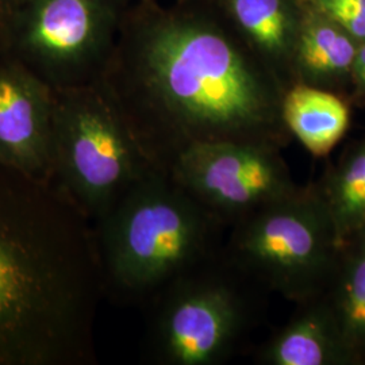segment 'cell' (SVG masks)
I'll return each mask as SVG.
<instances>
[{
	"label": "cell",
	"instance_id": "1",
	"mask_svg": "<svg viewBox=\"0 0 365 365\" xmlns=\"http://www.w3.org/2000/svg\"><path fill=\"white\" fill-rule=\"evenodd\" d=\"M99 81L157 170L197 145L292 140L284 86L209 0L129 6Z\"/></svg>",
	"mask_w": 365,
	"mask_h": 365
},
{
	"label": "cell",
	"instance_id": "2",
	"mask_svg": "<svg viewBox=\"0 0 365 365\" xmlns=\"http://www.w3.org/2000/svg\"><path fill=\"white\" fill-rule=\"evenodd\" d=\"M103 280L92 222L0 161V365H84Z\"/></svg>",
	"mask_w": 365,
	"mask_h": 365
},
{
	"label": "cell",
	"instance_id": "3",
	"mask_svg": "<svg viewBox=\"0 0 365 365\" xmlns=\"http://www.w3.org/2000/svg\"><path fill=\"white\" fill-rule=\"evenodd\" d=\"M225 229L170 172L152 170L93 226L103 288L126 299L157 295L221 255Z\"/></svg>",
	"mask_w": 365,
	"mask_h": 365
},
{
	"label": "cell",
	"instance_id": "4",
	"mask_svg": "<svg viewBox=\"0 0 365 365\" xmlns=\"http://www.w3.org/2000/svg\"><path fill=\"white\" fill-rule=\"evenodd\" d=\"M53 95L52 180L96 223L157 168L99 80Z\"/></svg>",
	"mask_w": 365,
	"mask_h": 365
},
{
	"label": "cell",
	"instance_id": "5",
	"mask_svg": "<svg viewBox=\"0 0 365 365\" xmlns=\"http://www.w3.org/2000/svg\"><path fill=\"white\" fill-rule=\"evenodd\" d=\"M230 229L225 256L262 289L297 304L325 292L342 247L315 185L300 187Z\"/></svg>",
	"mask_w": 365,
	"mask_h": 365
},
{
	"label": "cell",
	"instance_id": "6",
	"mask_svg": "<svg viewBox=\"0 0 365 365\" xmlns=\"http://www.w3.org/2000/svg\"><path fill=\"white\" fill-rule=\"evenodd\" d=\"M262 288L221 255L157 294L150 349L164 365H218L253 325Z\"/></svg>",
	"mask_w": 365,
	"mask_h": 365
},
{
	"label": "cell",
	"instance_id": "7",
	"mask_svg": "<svg viewBox=\"0 0 365 365\" xmlns=\"http://www.w3.org/2000/svg\"><path fill=\"white\" fill-rule=\"evenodd\" d=\"M129 0H13L0 24V53L53 90L99 80Z\"/></svg>",
	"mask_w": 365,
	"mask_h": 365
},
{
	"label": "cell",
	"instance_id": "8",
	"mask_svg": "<svg viewBox=\"0 0 365 365\" xmlns=\"http://www.w3.org/2000/svg\"><path fill=\"white\" fill-rule=\"evenodd\" d=\"M282 152L241 143L197 145L182 152L168 172L230 227L299 191Z\"/></svg>",
	"mask_w": 365,
	"mask_h": 365
},
{
	"label": "cell",
	"instance_id": "9",
	"mask_svg": "<svg viewBox=\"0 0 365 365\" xmlns=\"http://www.w3.org/2000/svg\"><path fill=\"white\" fill-rule=\"evenodd\" d=\"M53 88L0 53V161L52 180Z\"/></svg>",
	"mask_w": 365,
	"mask_h": 365
},
{
	"label": "cell",
	"instance_id": "10",
	"mask_svg": "<svg viewBox=\"0 0 365 365\" xmlns=\"http://www.w3.org/2000/svg\"><path fill=\"white\" fill-rule=\"evenodd\" d=\"M286 91L294 86L292 58L304 19L302 0H209Z\"/></svg>",
	"mask_w": 365,
	"mask_h": 365
},
{
	"label": "cell",
	"instance_id": "11",
	"mask_svg": "<svg viewBox=\"0 0 365 365\" xmlns=\"http://www.w3.org/2000/svg\"><path fill=\"white\" fill-rule=\"evenodd\" d=\"M298 312L259 351L264 365H341L359 359L346 346L324 295L298 304Z\"/></svg>",
	"mask_w": 365,
	"mask_h": 365
},
{
	"label": "cell",
	"instance_id": "12",
	"mask_svg": "<svg viewBox=\"0 0 365 365\" xmlns=\"http://www.w3.org/2000/svg\"><path fill=\"white\" fill-rule=\"evenodd\" d=\"M359 45L334 21L306 6L292 58L294 84L336 92L348 99Z\"/></svg>",
	"mask_w": 365,
	"mask_h": 365
},
{
	"label": "cell",
	"instance_id": "13",
	"mask_svg": "<svg viewBox=\"0 0 365 365\" xmlns=\"http://www.w3.org/2000/svg\"><path fill=\"white\" fill-rule=\"evenodd\" d=\"M351 102L336 92L294 84L284 92L283 119L313 156L329 155L351 125Z\"/></svg>",
	"mask_w": 365,
	"mask_h": 365
},
{
	"label": "cell",
	"instance_id": "14",
	"mask_svg": "<svg viewBox=\"0 0 365 365\" xmlns=\"http://www.w3.org/2000/svg\"><path fill=\"white\" fill-rule=\"evenodd\" d=\"M341 336L353 354L365 357V229L348 240L325 292Z\"/></svg>",
	"mask_w": 365,
	"mask_h": 365
},
{
	"label": "cell",
	"instance_id": "15",
	"mask_svg": "<svg viewBox=\"0 0 365 365\" xmlns=\"http://www.w3.org/2000/svg\"><path fill=\"white\" fill-rule=\"evenodd\" d=\"M315 187L327 205L342 247L365 229V137Z\"/></svg>",
	"mask_w": 365,
	"mask_h": 365
},
{
	"label": "cell",
	"instance_id": "16",
	"mask_svg": "<svg viewBox=\"0 0 365 365\" xmlns=\"http://www.w3.org/2000/svg\"><path fill=\"white\" fill-rule=\"evenodd\" d=\"M348 31L359 43L365 41V0H302Z\"/></svg>",
	"mask_w": 365,
	"mask_h": 365
},
{
	"label": "cell",
	"instance_id": "17",
	"mask_svg": "<svg viewBox=\"0 0 365 365\" xmlns=\"http://www.w3.org/2000/svg\"><path fill=\"white\" fill-rule=\"evenodd\" d=\"M348 99L352 106L365 107V41L359 45L357 49Z\"/></svg>",
	"mask_w": 365,
	"mask_h": 365
},
{
	"label": "cell",
	"instance_id": "18",
	"mask_svg": "<svg viewBox=\"0 0 365 365\" xmlns=\"http://www.w3.org/2000/svg\"><path fill=\"white\" fill-rule=\"evenodd\" d=\"M11 1L13 0H0V24L3 21V16H4V14L7 11L9 6L11 4Z\"/></svg>",
	"mask_w": 365,
	"mask_h": 365
}]
</instances>
